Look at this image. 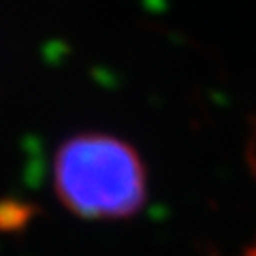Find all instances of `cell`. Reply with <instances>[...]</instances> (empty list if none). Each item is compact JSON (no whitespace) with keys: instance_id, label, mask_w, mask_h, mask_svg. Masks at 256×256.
<instances>
[{"instance_id":"1","label":"cell","mask_w":256,"mask_h":256,"mask_svg":"<svg viewBox=\"0 0 256 256\" xmlns=\"http://www.w3.org/2000/svg\"><path fill=\"white\" fill-rule=\"evenodd\" d=\"M54 188L82 218L120 220L146 205L148 175L126 141L111 134H77L56 152Z\"/></svg>"},{"instance_id":"2","label":"cell","mask_w":256,"mask_h":256,"mask_svg":"<svg viewBox=\"0 0 256 256\" xmlns=\"http://www.w3.org/2000/svg\"><path fill=\"white\" fill-rule=\"evenodd\" d=\"M246 256H256V246H254V248H252V250H250V252H248Z\"/></svg>"}]
</instances>
